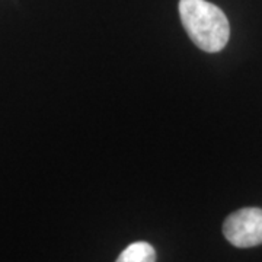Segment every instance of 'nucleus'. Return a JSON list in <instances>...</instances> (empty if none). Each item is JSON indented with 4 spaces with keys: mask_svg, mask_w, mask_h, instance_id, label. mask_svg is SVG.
<instances>
[{
    "mask_svg": "<svg viewBox=\"0 0 262 262\" xmlns=\"http://www.w3.org/2000/svg\"><path fill=\"white\" fill-rule=\"evenodd\" d=\"M179 16L189 38L206 53H219L227 46L230 25L225 12L207 0H179Z\"/></svg>",
    "mask_w": 262,
    "mask_h": 262,
    "instance_id": "f257e3e1",
    "label": "nucleus"
},
{
    "mask_svg": "<svg viewBox=\"0 0 262 262\" xmlns=\"http://www.w3.org/2000/svg\"><path fill=\"white\" fill-rule=\"evenodd\" d=\"M223 234L236 248H253L262 245V208H241L223 223Z\"/></svg>",
    "mask_w": 262,
    "mask_h": 262,
    "instance_id": "f03ea898",
    "label": "nucleus"
},
{
    "mask_svg": "<svg viewBox=\"0 0 262 262\" xmlns=\"http://www.w3.org/2000/svg\"><path fill=\"white\" fill-rule=\"evenodd\" d=\"M115 262H156V251L147 242H134L120 253Z\"/></svg>",
    "mask_w": 262,
    "mask_h": 262,
    "instance_id": "7ed1b4c3",
    "label": "nucleus"
}]
</instances>
